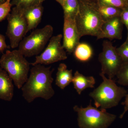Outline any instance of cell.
Returning a JSON list of instances; mask_svg holds the SVG:
<instances>
[{
  "label": "cell",
  "mask_w": 128,
  "mask_h": 128,
  "mask_svg": "<svg viewBox=\"0 0 128 128\" xmlns=\"http://www.w3.org/2000/svg\"><path fill=\"white\" fill-rule=\"evenodd\" d=\"M50 68L38 64L31 69L29 77L21 88L22 96L28 103L38 98L48 100L54 95L52 86L54 70Z\"/></svg>",
  "instance_id": "obj_1"
},
{
  "label": "cell",
  "mask_w": 128,
  "mask_h": 128,
  "mask_svg": "<svg viewBox=\"0 0 128 128\" xmlns=\"http://www.w3.org/2000/svg\"><path fill=\"white\" fill-rule=\"evenodd\" d=\"M79 11L75 20L80 36L97 37L105 21L98 11V6L87 0H78Z\"/></svg>",
  "instance_id": "obj_2"
},
{
  "label": "cell",
  "mask_w": 128,
  "mask_h": 128,
  "mask_svg": "<svg viewBox=\"0 0 128 128\" xmlns=\"http://www.w3.org/2000/svg\"><path fill=\"white\" fill-rule=\"evenodd\" d=\"M103 80L100 84L89 94L93 98L96 108L106 109L116 106L128 92L124 88L118 86L112 79L107 78L103 73H100Z\"/></svg>",
  "instance_id": "obj_3"
},
{
  "label": "cell",
  "mask_w": 128,
  "mask_h": 128,
  "mask_svg": "<svg viewBox=\"0 0 128 128\" xmlns=\"http://www.w3.org/2000/svg\"><path fill=\"white\" fill-rule=\"evenodd\" d=\"M30 65L18 50H7L0 58L1 68L6 72L18 89L27 80Z\"/></svg>",
  "instance_id": "obj_4"
},
{
  "label": "cell",
  "mask_w": 128,
  "mask_h": 128,
  "mask_svg": "<svg viewBox=\"0 0 128 128\" xmlns=\"http://www.w3.org/2000/svg\"><path fill=\"white\" fill-rule=\"evenodd\" d=\"M73 110L78 114L80 128H108L116 117L108 112L106 109L100 110L92 106L91 102L86 107L76 105Z\"/></svg>",
  "instance_id": "obj_5"
},
{
  "label": "cell",
  "mask_w": 128,
  "mask_h": 128,
  "mask_svg": "<svg viewBox=\"0 0 128 128\" xmlns=\"http://www.w3.org/2000/svg\"><path fill=\"white\" fill-rule=\"evenodd\" d=\"M53 32L54 28L50 25L36 29L23 38L18 45V50L25 57L38 55L50 40Z\"/></svg>",
  "instance_id": "obj_6"
},
{
  "label": "cell",
  "mask_w": 128,
  "mask_h": 128,
  "mask_svg": "<svg viewBox=\"0 0 128 128\" xmlns=\"http://www.w3.org/2000/svg\"><path fill=\"white\" fill-rule=\"evenodd\" d=\"M8 24L6 34L12 48L18 47L28 32V24L23 10L15 6L7 16Z\"/></svg>",
  "instance_id": "obj_7"
},
{
  "label": "cell",
  "mask_w": 128,
  "mask_h": 128,
  "mask_svg": "<svg viewBox=\"0 0 128 128\" xmlns=\"http://www.w3.org/2000/svg\"><path fill=\"white\" fill-rule=\"evenodd\" d=\"M98 59L102 66L101 73L106 74L110 79L116 76L124 63L117 52L116 48L107 40L103 41L102 51L99 54Z\"/></svg>",
  "instance_id": "obj_8"
},
{
  "label": "cell",
  "mask_w": 128,
  "mask_h": 128,
  "mask_svg": "<svg viewBox=\"0 0 128 128\" xmlns=\"http://www.w3.org/2000/svg\"><path fill=\"white\" fill-rule=\"evenodd\" d=\"M62 38V34L51 37L45 50L40 55L36 56L35 61L30 64L32 66L38 64L48 65L66 60V52L61 44Z\"/></svg>",
  "instance_id": "obj_9"
},
{
  "label": "cell",
  "mask_w": 128,
  "mask_h": 128,
  "mask_svg": "<svg viewBox=\"0 0 128 128\" xmlns=\"http://www.w3.org/2000/svg\"><path fill=\"white\" fill-rule=\"evenodd\" d=\"M63 45L67 52H74L80 43V36L75 19L64 18Z\"/></svg>",
  "instance_id": "obj_10"
},
{
  "label": "cell",
  "mask_w": 128,
  "mask_h": 128,
  "mask_svg": "<svg viewBox=\"0 0 128 128\" xmlns=\"http://www.w3.org/2000/svg\"><path fill=\"white\" fill-rule=\"evenodd\" d=\"M123 25L120 17L114 18L105 21L102 26L100 34L97 37V39L106 38L110 40H121Z\"/></svg>",
  "instance_id": "obj_11"
},
{
  "label": "cell",
  "mask_w": 128,
  "mask_h": 128,
  "mask_svg": "<svg viewBox=\"0 0 128 128\" xmlns=\"http://www.w3.org/2000/svg\"><path fill=\"white\" fill-rule=\"evenodd\" d=\"M12 80L6 72L0 68V99L10 101L14 96Z\"/></svg>",
  "instance_id": "obj_12"
},
{
  "label": "cell",
  "mask_w": 128,
  "mask_h": 128,
  "mask_svg": "<svg viewBox=\"0 0 128 128\" xmlns=\"http://www.w3.org/2000/svg\"><path fill=\"white\" fill-rule=\"evenodd\" d=\"M42 4L29 8L23 10L28 24V32L38 26L42 19L43 12Z\"/></svg>",
  "instance_id": "obj_13"
},
{
  "label": "cell",
  "mask_w": 128,
  "mask_h": 128,
  "mask_svg": "<svg viewBox=\"0 0 128 128\" xmlns=\"http://www.w3.org/2000/svg\"><path fill=\"white\" fill-rule=\"evenodd\" d=\"M73 83L74 88L79 95H80L85 89L93 88L96 84V80L92 76H85L78 71L73 76Z\"/></svg>",
  "instance_id": "obj_14"
},
{
  "label": "cell",
  "mask_w": 128,
  "mask_h": 128,
  "mask_svg": "<svg viewBox=\"0 0 128 128\" xmlns=\"http://www.w3.org/2000/svg\"><path fill=\"white\" fill-rule=\"evenodd\" d=\"M73 77L72 70H68L66 64H60L56 73V84L60 89H64L72 82Z\"/></svg>",
  "instance_id": "obj_15"
},
{
  "label": "cell",
  "mask_w": 128,
  "mask_h": 128,
  "mask_svg": "<svg viewBox=\"0 0 128 128\" xmlns=\"http://www.w3.org/2000/svg\"><path fill=\"white\" fill-rule=\"evenodd\" d=\"M73 52L76 58L82 62L88 61L92 55V50L90 46L84 43H80Z\"/></svg>",
  "instance_id": "obj_16"
},
{
  "label": "cell",
  "mask_w": 128,
  "mask_h": 128,
  "mask_svg": "<svg viewBox=\"0 0 128 128\" xmlns=\"http://www.w3.org/2000/svg\"><path fill=\"white\" fill-rule=\"evenodd\" d=\"M62 6L64 18H75L79 9L78 0H64Z\"/></svg>",
  "instance_id": "obj_17"
},
{
  "label": "cell",
  "mask_w": 128,
  "mask_h": 128,
  "mask_svg": "<svg viewBox=\"0 0 128 128\" xmlns=\"http://www.w3.org/2000/svg\"><path fill=\"white\" fill-rule=\"evenodd\" d=\"M98 9L104 21L120 17L122 10V9L113 6L98 5Z\"/></svg>",
  "instance_id": "obj_18"
},
{
  "label": "cell",
  "mask_w": 128,
  "mask_h": 128,
  "mask_svg": "<svg viewBox=\"0 0 128 128\" xmlns=\"http://www.w3.org/2000/svg\"><path fill=\"white\" fill-rule=\"evenodd\" d=\"M44 0H11L12 6L24 10L29 8L42 4Z\"/></svg>",
  "instance_id": "obj_19"
},
{
  "label": "cell",
  "mask_w": 128,
  "mask_h": 128,
  "mask_svg": "<svg viewBox=\"0 0 128 128\" xmlns=\"http://www.w3.org/2000/svg\"><path fill=\"white\" fill-rule=\"evenodd\" d=\"M116 76L118 84L125 86H128V62L123 63Z\"/></svg>",
  "instance_id": "obj_20"
},
{
  "label": "cell",
  "mask_w": 128,
  "mask_h": 128,
  "mask_svg": "<svg viewBox=\"0 0 128 128\" xmlns=\"http://www.w3.org/2000/svg\"><path fill=\"white\" fill-rule=\"evenodd\" d=\"M99 6H113L122 9L128 4L122 0H98Z\"/></svg>",
  "instance_id": "obj_21"
},
{
  "label": "cell",
  "mask_w": 128,
  "mask_h": 128,
  "mask_svg": "<svg viewBox=\"0 0 128 128\" xmlns=\"http://www.w3.org/2000/svg\"><path fill=\"white\" fill-rule=\"evenodd\" d=\"M11 0H6L4 2L0 4V22L6 18L11 11V9L12 5Z\"/></svg>",
  "instance_id": "obj_22"
},
{
  "label": "cell",
  "mask_w": 128,
  "mask_h": 128,
  "mask_svg": "<svg viewBox=\"0 0 128 128\" xmlns=\"http://www.w3.org/2000/svg\"><path fill=\"white\" fill-rule=\"evenodd\" d=\"M116 50L123 62H128V42H124L120 47L116 48Z\"/></svg>",
  "instance_id": "obj_23"
},
{
  "label": "cell",
  "mask_w": 128,
  "mask_h": 128,
  "mask_svg": "<svg viewBox=\"0 0 128 128\" xmlns=\"http://www.w3.org/2000/svg\"><path fill=\"white\" fill-rule=\"evenodd\" d=\"M120 18L122 23L125 25L128 30V4L122 9Z\"/></svg>",
  "instance_id": "obj_24"
},
{
  "label": "cell",
  "mask_w": 128,
  "mask_h": 128,
  "mask_svg": "<svg viewBox=\"0 0 128 128\" xmlns=\"http://www.w3.org/2000/svg\"><path fill=\"white\" fill-rule=\"evenodd\" d=\"M7 48L4 36L0 34V52H3Z\"/></svg>",
  "instance_id": "obj_25"
},
{
  "label": "cell",
  "mask_w": 128,
  "mask_h": 128,
  "mask_svg": "<svg viewBox=\"0 0 128 128\" xmlns=\"http://www.w3.org/2000/svg\"><path fill=\"white\" fill-rule=\"evenodd\" d=\"M122 105L124 106V110L122 114H121L120 118H123L124 115L125 113L128 111V92L125 96V99L124 102L122 103Z\"/></svg>",
  "instance_id": "obj_26"
},
{
  "label": "cell",
  "mask_w": 128,
  "mask_h": 128,
  "mask_svg": "<svg viewBox=\"0 0 128 128\" xmlns=\"http://www.w3.org/2000/svg\"><path fill=\"white\" fill-rule=\"evenodd\" d=\"M56 0L58 2H59V3L62 6L64 0Z\"/></svg>",
  "instance_id": "obj_27"
},
{
  "label": "cell",
  "mask_w": 128,
  "mask_h": 128,
  "mask_svg": "<svg viewBox=\"0 0 128 128\" xmlns=\"http://www.w3.org/2000/svg\"><path fill=\"white\" fill-rule=\"evenodd\" d=\"M6 1V0H0V4L4 3Z\"/></svg>",
  "instance_id": "obj_28"
},
{
  "label": "cell",
  "mask_w": 128,
  "mask_h": 128,
  "mask_svg": "<svg viewBox=\"0 0 128 128\" xmlns=\"http://www.w3.org/2000/svg\"><path fill=\"white\" fill-rule=\"evenodd\" d=\"M122 0L124 2L128 4V0Z\"/></svg>",
  "instance_id": "obj_29"
},
{
  "label": "cell",
  "mask_w": 128,
  "mask_h": 128,
  "mask_svg": "<svg viewBox=\"0 0 128 128\" xmlns=\"http://www.w3.org/2000/svg\"><path fill=\"white\" fill-rule=\"evenodd\" d=\"M125 42H128V36H127V39H126V41H125Z\"/></svg>",
  "instance_id": "obj_30"
}]
</instances>
